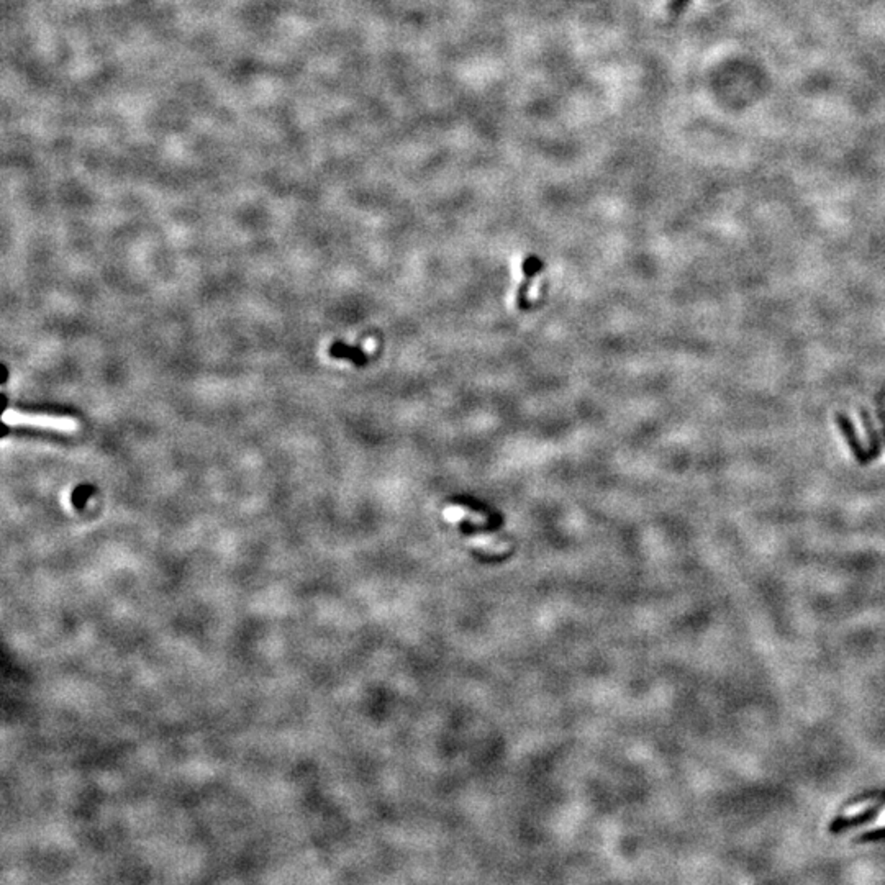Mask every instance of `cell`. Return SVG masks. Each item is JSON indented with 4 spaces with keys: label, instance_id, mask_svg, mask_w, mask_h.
Wrapping results in <instances>:
<instances>
[{
    "label": "cell",
    "instance_id": "1",
    "mask_svg": "<svg viewBox=\"0 0 885 885\" xmlns=\"http://www.w3.org/2000/svg\"><path fill=\"white\" fill-rule=\"evenodd\" d=\"M2 420L9 426H30L40 428V430H48L54 433H75L79 428V423L73 417L63 415H46V414H31V412H21L17 409H7L4 412Z\"/></svg>",
    "mask_w": 885,
    "mask_h": 885
},
{
    "label": "cell",
    "instance_id": "2",
    "mask_svg": "<svg viewBox=\"0 0 885 885\" xmlns=\"http://www.w3.org/2000/svg\"><path fill=\"white\" fill-rule=\"evenodd\" d=\"M834 420L841 433H843L846 443H848L851 453L852 456H854V459L857 461V463H859L861 466H867L869 463H872L871 456H869V449H866L864 444H862L859 434H857L856 431L854 421L851 420V417L848 414H844V412H836Z\"/></svg>",
    "mask_w": 885,
    "mask_h": 885
},
{
    "label": "cell",
    "instance_id": "3",
    "mask_svg": "<svg viewBox=\"0 0 885 885\" xmlns=\"http://www.w3.org/2000/svg\"><path fill=\"white\" fill-rule=\"evenodd\" d=\"M859 417H861L862 426H864V431H866V436H867V441H869V446H867L869 456H871L872 461L877 459V458H881V453H882V436H881V433H879V428L876 426V423H874L872 417H871V414H869L867 409H861L859 410Z\"/></svg>",
    "mask_w": 885,
    "mask_h": 885
},
{
    "label": "cell",
    "instance_id": "4",
    "mask_svg": "<svg viewBox=\"0 0 885 885\" xmlns=\"http://www.w3.org/2000/svg\"><path fill=\"white\" fill-rule=\"evenodd\" d=\"M469 545L476 550H481L488 555H503L510 550V543L498 541L492 535H477L469 540Z\"/></svg>",
    "mask_w": 885,
    "mask_h": 885
},
{
    "label": "cell",
    "instance_id": "5",
    "mask_svg": "<svg viewBox=\"0 0 885 885\" xmlns=\"http://www.w3.org/2000/svg\"><path fill=\"white\" fill-rule=\"evenodd\" d=\"M444 518H446L448 521H451V523H456V521H463V520L471 521L472 525L487 523V517H484V515L472 512V510H468L464 507H456V505L454 507H448L446 510H444Z\"/></svg>",
    "mask_w": 885,
    "mask_h": 885
},
{
    "label": "cell",
    "instance_id": "6",
    "mask_svg": "<svg viewBox=\"0 0 885 885\" xmlns=\"http://www.w3.org/2000/svg\"><path fill=\"white\" fill-rule=\"evenodd\" d=\"M876 414H877V418H879V423H881L882 436H884V441H885V405L882 404V402H879V400H877V404H876Z\"/></svg>",
    "mask_w": 885,
    "mask_h": 885
},
{
    "label": "cell",
    "instance_id": "7",
    "mask_svg": "<svg viewBox=\"0 0 885 885\" xmlns=\"http://www.w3.org/2000/svg\"><path fill=\"white\" fill-rule=\"evenodd\" d=\"M688 2H691V0H671L669 7L667 9H669V12L672 14H679V12H682L684 7H686Z\"/></svg>",
    "mask_w": 885,
    "mask_h": 885
}]
</instances>
